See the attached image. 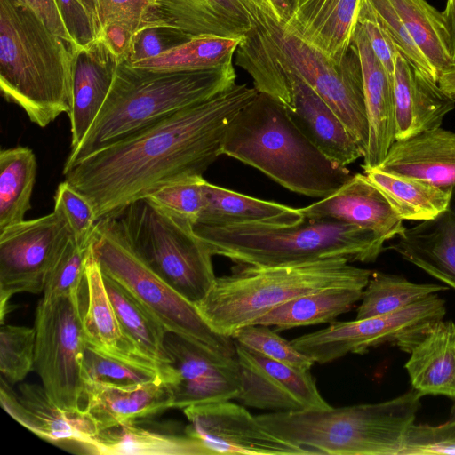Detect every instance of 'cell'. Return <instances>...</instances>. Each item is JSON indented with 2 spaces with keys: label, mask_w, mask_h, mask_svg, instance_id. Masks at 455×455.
I'll return each mask as SVG.
<instances>
[{
  "label": "cell",
  "mask_w": 455,
  "mask_h": 455,
  "mask_svg": "<svg viewBox=\"0 0 455 455\" xmlns=\"http://www.w3.org/2000/svg\"><path fill=\"white\" fill-rule=\"evenodd\" d=\"M257 94L254 87L235 84L64 165L65 180L90 201L97 220L116 217L171 181L203 176L222 155L230 122Z\"/></svg>",
  "instance_id": "obj_1"
},
{
  "label": "cell",
  "mask_w": 455,
  "mask_h": 455,
  "mask_svg": "<svg viewBox=\"0 0 455 455\" xmlns=\"http://www.w3.org/2000/svg\"><path fill=\"white\" fill-rule=\"evenodd\" d=\"M77 49L22 0H0L1 93L41 128L71 109Z\"/></svg>",
  "instance_id": "obj_2"
},
{
  "label": "cell",
  "mask_w": 455,
  "mask_h": 455,
  "mask_svg": "<svg viewBox=\"0 0 455 455\" xmlns=\"http://www.w3.org/2000/svg\"><path fill=\"white\" fill-rule=\"evenodd\" d=\"M221 153L310 197L329 196L352 176L304 134L285 105L264 92H258L230 122Z\"/></svg>",
  "instance_id": "obj_3"
},
{
  "label": "cell",
  "mask_w": 455,
  "mask_h": 455,
  "mask_svg": "<svg viewBox=\"0 0 455 455\" xmlns=\"http://www.w3.org/2000/svg\"><path fill=\"white\" fill-rule=\"evenodd\" d=\"M235 78L232 62L204 70L162 72L121 61L96 119L64 165L219 94L233 86Z\"/></svg>",
  "instance_id": "obj_4"
},
{
  "label": "cell",
  "mask_w": 455,
  "mask_h": 455,
  "mask_svg": "<svg viewBox=\"0 0 455 455\" xmlns=\"http://www.w3.org/2000/svg\"><path fill=\"white\" fill-rule=\"evenodd\" d=\"M371 274L345 258L280 266L238 264L232 274L217 277L196 307L215 331L232 338L238 329L299 296L336 287L364 289Z\"/></svg>",
  "instance_id": "obj_5"
},
{
  "label": "cell",
  "mask_w": 455,
  "mask_h": 455,
  "mask_svg": "<svg viewBox=\"0 0 455 455\" xmlns=\"http://www.w3.org/2000/svg\"><path fill=\"white\" fill-rule=\"evenodd\" d=\"M194 230L212 255L251 266L291 265L329 258L370 263L384 251L385 243L371 230L338 220L307 217L284 226L194 224Z\"/></svg>",
  "instance_id": "obj_6"
},
{
  "label": "cell",
  "mask_w": 455,
  "mask_h": 455,
  "mask_svg": "<svg viewBox=\"0 0 455 455\" xmlns=\"http://www.w3.org/2000/svg\"><path fill=\"white\" fill-rule=\"evenodd\" d=\"M421 397L412 389L376 403L256 417L272 434L309 454L399 455Z\"/></svg>",
  "instance_id": "obj_7"
},
{
  "label": "cell",
  "mask_w": 455,
  "mask_h": 455,
  "mask_svg": "<svg viewBox=\"0 0 455 455\" xmlns=\"http://www.w3.org/2000/svg\"><path fill=\"white\" fill-rule=\"evenodd\" d=\"M251 1L255 22L245 35L265 49L284 72L299 76L338 115L365 154L369 125L362 66L355 43L338 63L288 32L263 6Z\"/></svg>",
  "instance_id": "obj_8"
},
{
  "label": "cell",
  "mask_w": 455,
  "mask_h": 455,
  "mask_svg": "<svg viewBox=\"0 0 455 455\" xmlns=\"http://www.w3.org/2000/svg\"><path fill=\"white\" fill-rule=\"evenodd\" d=\"M92 253L102 273L125 288L169 331L227 356L231 337L215 331L191 303L161 279L131 246L115 217L97 221Z\"/></svg>",
  "instance_id": "obj_9"
},
{
  "label": "cell",
  "mask_w": 455,
  "mask_h": 455,
  "mask_svg": "<svg viewBox=\"0 0 455 455\" xmlns=\"http://www.w3.org/2000/svg\"><path fill=\"white\" fill-rule=\"evenodd\" d=\"M115 218L135 252L161 279L195 305L206 297L217 279L213 255L192 221L147 197L132 202Z\"/></svg>",
  "instance_id": "obj_10"
},
{
  "label": "cell",
  "mask_w": 455,
  "mask_h": 455,
  "mask_svg": "<svg viewBox=\"0 0 455 455\" xmlns=\"http://www.w3.org/2000/svg\"><path fill=\"white\" fill-rule=\"evenodd\" d=\"M85 280L75 292L41 299L36 309L35 368L50 399L68 411L85 410L82 375Z\"/></svg>",
  "instance_id": "obj_11"
},
{
  "label": "cell",
  "mask_w": 455,
  "mask_h": 455,
  "mask_svg": "<svg viewBox=\"0 0 455 455\" xmlns=\"http://www.w3.org/2000/svg\"><path fill=\"white\" fill-rule=\"evenodd\" d=\"M445 314V301L435 293L386 315L349 322H331L328 327L299 336L291 343L320 364L335 361L349 353L363 355L370 348L386 343L411 353Z\"/></svg>",
  "instance_id": "obj_12"
},
{
  "label": "cell",
  "mask_w": 455,
  "mask_h": 455,
  "mask_svg": "<svg viewBox=\"0 0 455 455\" xmlns=\"http://www.w3.org/2000/svg\"><path fill=\"white\" fill-rule=\"evenodd\" d=\"M75 235L58 210L0 231V320L14 294L44 291L48 274Z\"/></svg>",
  "instance_id": "obj_13"
},
{
  "label": "cell",
  "mask_w": 455,
  "mask_h": 455,
  "mask_svg": "<svg viewBox=\"0 0 455 455\" xmlns=\"http://www.w3.org/2000/svg\"><path fill=\"white\" fill-rule=\"evenodd\" d=\"M189 424L185 433L209 455H305L309 452L268 431L243 405L228 401L183 409Z\"/></svg>",
  "instance_id": "obj_14"
},
{
  "label": "cell",
  "mask_w": 455,
  "mask_h": 455,
  "mask_svg": "<svg viewBox=\"0 0 455 455\" xmlns=\"http://www.w3.org/2000/svg\"><path fill=\"white\" fill-rule=\"evenodd\" d=\"M243 406L271 411L326 410L331 406L320 395L309 371H300L267 358L234 340Z\"/></svg>",
  "instance_id": "obj_15"
},
{
  "label": "cell",
  "mask_w": 455,
  "mask_h": 455,
  "mask_svg": "<svg viewBox=\"0 0 455 455\" xmlns=\"http://www.w3.org/2000/svg\"><path fill=\"white\" fill-rule=\"evenodd\" d=\"M165 348L176 379L167 384L172 408L185 409L235 399L241 389L236 356H226L173 332L165 335Z\"/></svg>",
  "instance_id": "obj_16"
},
{
  "label": "cell",
  "mask_w": 455,
  "mask_h": 455,
  "mask_svg": "<svg viewBox=\"0 0 455 455\" xmlns=\"http://www.w3.org/2000/svg\"><path fill=\"white\" fill-rule=\"evenodd\" d=\"M20 394L14 393L1 379L2 407L17 422L39 437L55 443H75L86 448L99 428L85 411L60 408L48 396L43 386L21 384Z\"/></svg>",
  "instance_id": "obj_17"
},
{
  "label": "cell",
  "mask_w": 455,
  "mask_h": 455,
  "mask_svg": "<svg viewBox=\"0 0 455 455\" xmlns=\"http://www.w3.org/2000/svg\"><path fill=\"white\" fill-rule=\"evenodd\" d=\"M303 217L328 219L355 225L385 242L403 229V220L365 174L356 173L327 197L299 208Z\"/></svg>",
  "instance_id": "obj_18"
},
{
  "label": "cell",
  "mask_w": 455,
  "mask_h": 455,
  "mask_svg": "<svg viewBox=\"0 0 455 455\" xmlns=\"http://www.w3.org/2000/svg\"><path fill=\"white\" fill-rule=\"evenodd\" d=\"M395 107V140L441 127L455 108V100L431 77L400 52L393 74Z\"/></svg>",
  "instance_id": "obj_19"
},
{
  "label": "cell",
  "mask_w": 455,
  "mask_h": 455,
  "mask_svg": "<svg viewBox=\"0 0 455 455\" xmlns=\"http://www.w3.org/2000/svg\"><path fill=\"white\" fill-rule=\"evenodd\" d=\"M355 43L362 66L369 138L363 171L378 167L395 141L394 78L373 52L363 28L356 25Z\"/></svg>",
  "instance_id": "obj_20"
},
{
  "label": "cell",
  "mask_w": 455,
  "mask_h": 455,
  "mask_svg": "<svg viewBox=\"0 0 455 455\" xmlns=\"http://www.w3.org/2000/svg\"><path fill=\"white\" fill-rule=\"evenodd\" d=\"M120 62L100 36L77 49L73 70L72 105L68 114L71 149L81 143L96 119Z\"/></svg>",
  "instance_id": "obj_21"
},
{
  "label": "cell",
  "mask_w": 455,
  "mask_h": 455,
  "mask_svg": "<svg viewBox=\"0 0 455 455\" xmlns=\"http://www.w3.org/2000/svg\"><path fill=\"white\" fill-rule=\"evenodd\" d=\"M292 94L289 115L304 134L333 163L347 167L364 152L332 108L297 74L286 70Z\"/></svg>",
  "instance_id": "obj_22"
},
{
  "label": "cell",
  "mask_w": 455,
  "mask_h": 455,
  "mask_svg": "<svg viewBox=\"0 0 455 455\" xmlns=\"http://www.w3.org/2000/svg\"><path fill=\"white\" fill-rule=\"evenodd\" d=\"M387 249L455 290V186L443 212L404 228Z\"/></svg>",
  "instance_id": "obj_23"
},
{
  "label": "cell",
  "mask_w": 455,
  "mask_h": 455,
  "mask_svg": "<svg viewBox=\"0 0 455 455\" xmlns=\"http://www.w3.org/2000/svg\"><path fill=\"white\" fill-rule=\"evenodd\" d=\"M378 167L437 187L452 188L455 186V132L438 127L395 140Z\"/></svg>",
  "instance_id": "obj_24"
},
{
  "label": "cell",
  "mask_w": 455,
  "mask_h": 455,
  "mask_svg": "<svg viewBox=\"0 0 455 455\" xmlns=\"http://www.w3.org/2000/svg\"><path fill=\"white\" fill-rule=\"evenodd\" d=\"M362 0H298L284 28L339 63L353 42Z\"/></svg>",
  "instance_id": "obj_25"
},
{
  "label": "cell",
  "mask_w": 455,
  "mask_h": 455,
  "mask_svg": "<svg viewBox=\"0 0 455 455\" xmlns=\"http://www.w3.org/2000/svg\"><path fill=\"white\" fill-rule=\"evenodd\" d=\"M84 387L85 411L99 431L156 415L173 405L172 391L161 378L127 386L85 381Z\"/></svg>",
  "instance_id": "obj_26"
},
{
  "label": "cell",
  "mask_w": 455,
  "mask_h": 455,
  "mask_svg": "<svg viewBox=\"0 0 455 455\" xmlns=\"http://www.w3.org/2000/svg\"><path fill=\"white\" fill-rule=\"evenodd\" d=\"M164 22L190 37H242L254 26L251 0H156Z\"/></svg>",
  "instance_id": "obj_27"
},
{
  "label": "cell",
  "mask_w": 455,
  "mask_h": 455,
  "mask_svg": "<svg viewBox=\"0 0 455 455\" xmlns=\"http://www.w3.org/2000/svg\"><path fill=\"white\" fill-rule=\"evenodd\" d=\"M172 428L137 419L99 431L86 449L109 455H209L196 440Z\"/></svg>",
  "instance_id": "obj_28"
},
{
  "label": "cell",
  "mask_w": 455,
  "mask_h": 455,
  "mask_svg": "<svg viewBox=\"0 0 455 455\" xmlns=\"http://www.w3.org/2000/svg\"><path fill=\"white\" fill-rule=\"evenodd\" d=\"M83 329L85 344L102 353L164 370L140 355L124 335L108 294L102 271L92 253L85 268Z\"/></svg>",
  "instance_id": "obj_29"
},
{
  "label": "cell",
  "mask_w": 455,
  "mask_h": 455,
  "mask_svg": "<svg viewBox=\"0 0 455 455\" xmlns=\"http://www.w3.org/2000/svg\"><path fill=\"white\" fill-rule=\"evenodd\" d=\"M410 354L405 369L413 389L455 400V323L438 321Z\"/></svg>",
  "instance_id": "obj_30"
},
{
  "label": "cell",
  "mask_w": 455,
  "mask_h": 455,
  "mask_svg": "<svg viewBox=\"0 0 455 455\" xmlns=\"http://www.w3.org/2000/svg\"><path fill=\"white\" fill-rule=\"evenodd\" d=\"M204 204L195 224L223 227L247 223L275 226L295 224L303 220L299 209L265 201L221 188L204 180Z\"/></svg>",
  "instance_id": "obj_31"
},
{
  "label": "cell",
  "mask_w": 455,
  "mask_h": 455,
  "mask_svg": "<svg viewBox=\"0 0 455 455\" xmlns=\"http://www.w3.org/2000/svg\"><path fill=\"white\" fill-rule=\"evenodd\" d=\"M103 278L126 338L140 355L154 361L164 370L167 384L173 383L176 374L164 344L168 331L125 288L104 274Z\"/></svg>",
  "instance_id": "obj_32"
},
{
  "label": "cell",
  "mask_w": 455,
  "mask_h": 455,
  "mask_svg": "<svg viewBox=\"0 0 455 455\" xmlns=\"http://www.w3.org/2000/svg\"><path fill=\"white\" fill-rule=\"evenodd\" d=\"M363 289L336 287L294 298L273 308L254 324L275 326V331L331 323L361 300Z\"/></svg>",
  "instance_id": "obj_33"
},
{
  "label": "cell",
  "mask_w": 455,
  "mask_h": 455,
  "mask_svg": "<svg viewBox=\"0 0 455 455\" xmlns=\"http://www.w3.org/2000/svg\"><path fill=\"white\" fill-rule=\"evenodd\" d=\"M403 220H427L448 206L452 188H441L413 178L394 174L374 167L364 171Z\"/></svg>",
  "instance_id": "obj_34"
},
{
  "label": "cell",
  "mask_w": 455,
  "mask_h": 455,
  "mask_svg": "<svg viewBox=\"0 0 455 455\" xmlns=\"http://www.w3.org/2000/svg\"><path fill=\"white\" fill-rule=\"evenodd\" d=\"M390 2L439 80L441 74L455 63L443 13L426 0Z\"/></svg>",
  "instance_id": "obj_35"
},
{
  "label": "cell",
  "mask_w": 455,
  "mask_h": 455,
  "mask_svg": "<svg viewBox=\"0 0 455 455\" xmlns=\"http://www.w3.org/2000/svg\"><path fill=\"white\" fill-rule=\"evenodd\" d=\"M36 159L28 147L0 152V231L24 220L31 209Z\"/></svg>",
  "instance_id": "obj_36"
},
{
  "label": "cell",
  "mask_w": 455,
  "mask_h": 455,
  "mask_svg": "<svg viewBox=\"0 0 455 455\" xmlns=\"http://www.w3.org/2000/svg\"><path fill=\"white\" fill-rule=\"evenodd\" d=\"M243 37L213 35L194 36L165 53L128 65L162 72L214 68L232 62L233 56Z\"/></svg>",
  "instance_id": "obj_37"
},
{
  "label": "cell",
  "mask_w": 455,
  "mask_h": 455,
  "mask_svg": "<svg viewBox=\"0 0 455 455\" xmlns=\"http://www.w3.org/2000/svg\"><path fill=\"white\" fill-rule=\"evenodd\" d=\"M449 286L416 283L395 275L372 272L363 289L355 319L386 315L426 297L447 291Z\"/></svg>",
  "instance_id": "obj_38"
},
{
  "label": "cell",
  "mask_w": 455,
  "mask_h": 455,
  "mask_svg": "<svg viewBox=\"0 0 455 455\" xmlns=\"http://www.w3.org/2000/svg\"><path fill=\"white\" fill-rule=\"evenodd\" d=\"M82 375L84 382L96 381L127 386L163 379V372L156 367L113 356L85 344Z\"/></svg>",
  "instance_id": "obj_39"
},
{
  "label": "cell",
  "mask_w": 455,
  "mask_h": 455,
  "mask_svg": "<svg viewBox=\"0 0 455 455\" xmlns=\"http://www.w3.org/2000/svg\"><path fill=\"white\" fill-rule=\"evenodd\" d=\"M36 331L1 324L0 372L8 384L21 381L35 367Z\"/></svg>",
  "instance_id": "obj_40"
},
{
  "label": "cell",
  "mask_w": 455,
  "mask_h": 455,
  "mask_svg": "<svg viewBox=\"0 0 455 455\" xmlns=\"http://www.w3.org/2000/svg\"><path fill=\"white\" fill-rule=\"evenodd\" d=\"M232 339L248 349L300 371H309L315 363L294 347L291 341L264 324L243 326L232 335Z\"/></svg>",
  "instance_id": "obj_41"
},
{
  "label": "cell",
  "mask_w": 455,
  "mask_h": 455,
  "mask_svg": "<svg viewBox=\"0 0 455 455\" xmlns=\"http://www.w3.org/2000/svg\"><path fill=\"white\" fill-rule=\"evenodd\" d=\"M91 255L92 243L80 245L76 239L71 240L47 275L43 299L52 300L80 289Z\"/></svg>",
  "instance_id": "obj_42"
},
{
  "label": "cell",
  "mask_w": 455,
  "mask_h": 455,
  "mask_svg": "<svg viewBox=\"0 0 455 455\" xmlns=\"http://www.w3.org/2000/svg\"><path fill=\"white\" fill-rule=\"evenodd\" d=\"M97 19L100 29L108 25H120L136 35L140 29L162 20L156 0H96Z\"/></svg>",
  "instance_id": "obj_43"
},
{
  "label": "cell",
  "mask_w": 455,
  "mask_h": 455,
  "mask_svg": "<svg viewBox=\"0 0 455 455\" xmlns=\"http://www.w3.org/2000/svg\"><path fill=\"white\" fill-rule=\"evenodd\" d=\"M203 176H188L171 181L147 198L164 210L196 223L204 204Z\"/></svg>",
  "instance_id": "obj_44"
},
{
  "label": "cell",
  "mask_w": 455,
  "mask_h": 455,
  "mask_svg": "<svg viewBox=\"0 0 455 455\" xmlns=\"http://www.w3.org/2000/svg\"><path fill=\"white\" fill-rule=\"evenodd\" d=\"M53 199L54 209L64 215L76 243L90 244L98 221L90 201L65 180L58 185Z\"/></svg>",
  "instance_id": "obj_45"
},
{
  "label": "cell",
  "mask_w": 455,
  "mask_h": 455,
  "mask_svg": "<svg viewBox=\"0 0 455 455\" xmlns=\"http://www.w3.org/2000/svg\"><path fill=\"white\" fill-rule=\"evenodd\" d=\"M376 16L398 52L419 70L438 82V77L417 46L390 0H369Z\"/></svg>",
  "instance_id": "obj_46"
},
{
  "label": "cell",
  "mask_w": 455,
  "mask_h": 455,
  "mask_svg": "<svg viewBox=\"0 0 455 455\" xmlns=\"http://www.w3.org/2000/svg\"><path fill=\"white\" fill-rule=\"evenodd\" d=\"M455 455V418L438 426L412 424L399 455Z\"/></svg>",
  "instance_id": "obj_47"
},
{
  "label": "cell",
  "mask_w": 455,
  "mask_h": 455,
  "mask_svg": "<svg viewBox=\"0 0 455 455\" xmlns=\"http://www.w3.org/2000/svg\"><path fill=\"white\" fill-rule=\"evenodd\" d=\"M190 38L181 30L166 23L148 26L134 36L124 62L132 64L159 56L186 43Z\"/></svg>",
  "instance_id": "obj_48"
},
{
  "label": "cell",
  "mask_w": 455,
  "mask_h": 455,
  "mask_svg": "<svg viewBox=\"0 0 455 455\" xmlns=\"http://www.w3.org/2000/svg\"><path fill=\"white\" fill-rule=\"evenodd\" d=\"M64 25L76 46L84 47L100 36V27L84 0H55Z\"/></svg>",
  "instance_id": "obj_49"
},
{
  "label": "cell",
  "mask_w": 455,
  "mask_h": 455,
  "mask_svg": "<svg viewBox=\"0 0 455 455\" xmlns=\"http://www.w3.org/2000/svg\"><path fill=\"white\" fill-rule=\"evenodd\" d=\"M357 22L363 28L377 58L393 75L398 51L379 23L369 0H362Z\"/></svg>",
  "instance_id": "obj_50"
},
{
  "label": "cell",
  "mask_w": 455,
  "mask_h": 455,
  "mask_svg": "<svg viewBox=\"0 0 455 455\" xmlns=\"http://www.w3.org/2000/svg\"><path fill=\"white\" fill-rule=\"evenodd\" d=\"M22 1L39 16L49 29L64 39L74 43L64 25L55 0Z\"/></svg>",
  "instance_id": "obj_51"
},
{
  "label": "cell",
  "mask_w": 455,
  "mask_h": 455,
  "mask_svg": "<svg viewBox=\"0 0 455 455\" xmlns=\"http://www.w3.org/2000/svg\"><path fill=\"white\" fill-rule=\"evenodd\" d=\"M264 6L270 15L285 27L292 18L298 0H254Z\"/></svg>",
  "instance_id": "obj_52"
},
{
  "label": "cell",
  "mask_w": 455,
  "mask_h": 455,
  "mask_svg": "<svg viewBox=\"0 0 455 455\" xmlns=\"http://www.w3.org/2000/svg\"><path fill=\"white\" fill-rule=\"evenodd\" d=\"M442 13L450 34L452 58L455 62V0H447L446 6Z\"/></svg>",
  "instance_id": "obj_53"
},
{
  "label": "cell",
  "mask_w": 455,
  "mask_h": 455,
  "mask_svg": "<svg viewBox=\"0 0 455 455\" xmlns=\"http://www.w3.org/2000/svg\"><path fill=\"white\" fill-rule=\"evenodd\" d=\"M88 9L98 22L96 0H84ZM99 24V22H98ZM100 27V26H99Z\"/></svg>",
  "instance_id": "obj_54"
}]
</instances>
